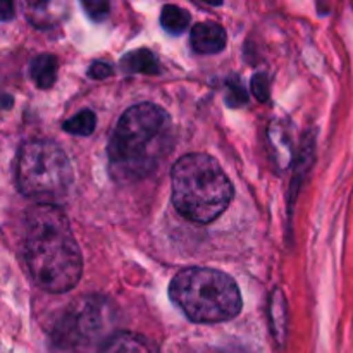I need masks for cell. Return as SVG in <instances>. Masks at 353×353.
Returning a JSON list of instances; mask_svg holds the SVG:
<instances>
[{
	"label": "cell",
	"instance_id": "9c48e42d",
	"mask_svg": "<svg viewBox=\"0 0 353 353\" xmlns=\"http://www.w3.org/2000/svg\"><path fill=\"white\" fill-rule=\"evenodd\" d=\"M57 59L50 54L37 55L31 62V79L38 88H50L57 79Z\"/></svg>",
	"mask_w": 353,
	"mask_h": 353
},
{
	"label": "cell",
	"instance_id": "3957f363",
	"mask_svg": "<svg viewBox=\"0 0 353 353\" xmlns=\"http://www.w3.org/2000/svg\"><path fill=\"white\" fill-rule=\"evenodd\" d=\"M172 205L199 224L216 221L233 200V185L219 162L205 154H188L171 169Z\"/></svg>",
	"mask_w": 353,
	"mask_h": 353
},
{
	"label": "cell",
	"instance_id": "30bf717a",
	"mask_svg": "<svg viewBox=\"0 0 353 353\" xmlns=\"http://www.w3.org/2000/svg\"><path fill=\"white\" fill-rule=\"evenodd\" d=\"M121 65L126 72H145V74H152V72H159V62L157 57L152 54L150 50H134L131 54L124 55L121 61Z\"/></svg>",
	"mask_w": 353,
	"mask_h": 353
},
{
	"label": "cell",
	"instance_id": "5b68a950",
	"mask_svg": "<svg viewBox=\"0 0 353 353\" xmlns=\"http://www.w3.org/2000/svg\"><path fill=\"white\" fill-rule=\"evenodd\" d=\"M16 183L19 192L38 205H57L72 186L68 155L50 140L28 141L17 154Z\"/></svg>",
	"mask_w": 353,
	"mask_h": 353
},
{
	"label": "cell",
	"instance_id": "7a4b0ae2",
	"mask_svg": "<svg viewBox=\"0 0 353 353\" xmlns=\"http://www.w3.org/2000/svg\"><path fill=\"white\" fill-rule=\"evenodd\" d=\"M172 141V121L162 107L148 102L130 107L110 134V174L119 183L145 179L168 159Z\"/></svg>",
	"mask_w": 353,
	"mask_h": 353
},
{
	"label": "cell",
	"instance_id": "6da1fadb",
	"mask_svg": "<svg viewBox=\"0 0 353 353\" xmlns=\"http://www.w3.org/2000/svg\"><path fill=\"white\" fill-rule=\"evenodd\" d=\"M23 254L31 279L45 292L65 293L81 278V252L59 205H37L28 214Z\"/></svg>",
	"mask_w": 353,
	"mask_h": 353
},
{
	"label": "cell",
	"instance_id": "2e32d148",
	"mask_svg": "<svg viewBox=\"0 0 353 353\" xmlns=\"http://www.w3.org/2000/svg\"><path fill=\"white\" fill-rule=\"evenodd\" d=\"M110 72H112V71H110V68L107 64H103V62H93V64L90 65V69H88L90 78H93V79L107 78Z\"/></svg>",
	"mask_w": 353,
	"mask_h": 353
},
{
	"label": "cell",
	"instance_id": "4fadbf2b",
	"mask_svg": "<svg viewBox=\"0 0 353 353\" xmlns=\"http://www.w3.org/2000/svg\"><path fill=\"white\" fill-rule=\"evenodd\" d=\"M252 93L257 97V100L261 102H265L269 99V81H268V76L259 72L252 78Z\"/></svg>",
	"mask_w": 353,
	"mask_h": 353
},
{
	"label": "cell",
	"instance_id": "7c38bea8",
	"mask_svg": "<svg viewBox=\"0 0 353 353\" xmlns=\"http://www.w3.org/2000/svg\"><path fill=\"white\" fill-rule=\"evenodd\" d=\"M97 117L92 110H81V112L76 114L74 117H71L69 121L64 123V131L71 134H78V137H90L95 130Z\"/></svg>",
	"mask_w": 353,
	"mask_h": 353
},
{
	"label": "cell",
	"instance_id": "52a82bcc",
	"mask_svg": "<svg viewBox=\"0 0 353 353\" xmlns=\"http://www.w3.org/2000/svg\"><path fill=\"white\" fill-rule=\"evenodd\" d=\"M226 30L219 23H214V21L196 23L193 26L192 34H190L192 48L196 54L203 55L219 54L226 47Z\"/></svg>",
	"mask_w": 353,
	"mask_h": 353
},
{
	"label": "cell",
	"instance_id": "5bb4252c",
	"mask_svg": "<svg viewBox=\"0 0 353 353\" xmlns=\"http://www.w3.org/2000/svg\"><path fill=\"white\" fill-rule=\"evenodd\" d=\"M81 6H83V9L86 10V14H88L93 21L105 19L107 14H109V9H110V6L107 2H83Z\"/></svg>",
	"mask_w": 353,
	"mask_h": 353
},
{
	"label": "cell",
	"instance_id": "9a60e30c",
	"mask_svg": "<svg viewBox=\"0 0 353 353\" xmlns=\"http://www.w3.org/2000/svg\"><path fill=\"white\" fill-rule=\"evenodd\" d=\"M230 86V93H228V100H230V105L240 107L247 102V92L241 88L240 83H228Z\"/></svg>",
	"mask_w": 353,
	"mask_h": 353
},
{
	"label": "cell",
	"instance_id": "277c9868",
	"mask_svg": "<svg viewBox=\"0 0 353 353\" xmlns=\"http://www.w3.org/2000/svg\"><path fill=\"white\" fill-rule=\"evenodd\" d=\"M169 299L190 321L199 324L231 321L241 310L236 281L210 268L179 271L169 285Z\"/></svg>",
	"mask_w": 353,
	"mask_h": 353
},
{
	"label": "cell",
	"instance_id": "8992f818",
	"mask_svg": "<svg viewBox=\"0 0 353 353\" xmlns=\"http://www.w3.org/2000/svg\"><path fill=\"white\" fill-rule=\"evenodd\" d=\"M112 305L100 296H85L78 299L68 309L62 317L59 334L71 343H92L100 341V345L109 340L110 326L114 324Z\"/></svg>",
	"mask_w": 353,
	"mask_h": 353
},
{
	"label": "cell",
	"instance_id": "8fae6325",
	"mask_svg": "<svg viewBox=\"0 0 353 353\" xmlns=\"http://www.w3.org/2000/svg\"><path fill=\"white\" fill-rule=\"evenodd\" d=\"M192 23V16L188 10L181 9L178 6H165L162 7L161 12V24L168 33L181 34L185 33L186 28Z\"/></svg>",
	"mask_w": 353,
	"mask_h": 353
},
{
	"label": "cell",
	"instance_id": "ba28073f",
	"mask_svg": "<svg viewBox=\"0 0 353 353\" xmlns=\"http://www.w3.org/2000/svg\"><path fill=\"white\" fill-rule=\"evenodd\" d=\"M97 353H159V348L143 334L117 331L100 345Z\"/></svg>",
	"mask_w": 353,
	"mask_h": 353
}]
</instances>
